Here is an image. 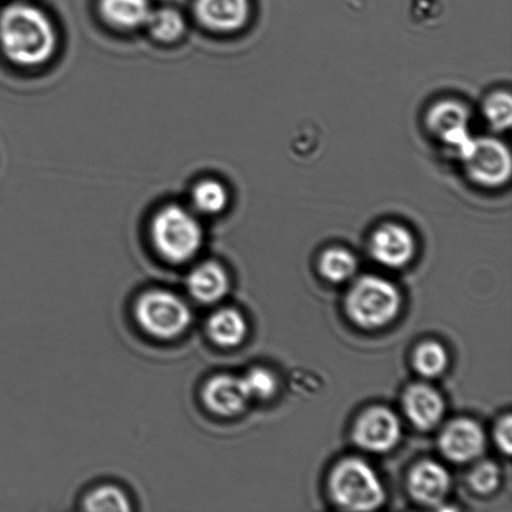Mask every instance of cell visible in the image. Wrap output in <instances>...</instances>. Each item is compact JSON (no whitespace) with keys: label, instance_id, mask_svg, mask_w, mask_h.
Instances as JSON below:
<instances>
[{"label":"cell","instance_id":"26","mask_svg":"<svg viewBox=\"0 0 512 512\" xmlns=\"http://www.w3.org/2000/svg\"><path fill=\"white\" fill-rule=\"evenodd\" d=\"M495 441L504 454L510 455L512 450V420L510 415L501 419L495 428Z\"/></svg>","mask_w":512,"mask_h":512},{"label":"cell","instance_id":"25","mask_svg":"<svg viewBox=\"0 0 512 512\" xmlns=\"http://www.w3.org/2000/svg\"><path fill=\"white\" fill-rule=\"evenodd\" d=\"M500 469L493 461H483L475 466L469 476V483L475 493L489 495L500 485Z\"/></svg>","mask_w":512,"mask_h":512},{"label":"cell","instance_id":"4","mask_svg":"<svg viewBox=\"0 0 512 512\" xmlns=\"http://www.w3.org/2000/svg\"><path fill=\"white\" fill-rule=\"evenodd\" d=\"M345 306L356 325L378 329L391 323L399 314L401 296L389 280L366 275L350 289Z\"/></svg>","mask_w":512,"mask_h":512},{"label":"cell","instance_id":"8","mask_svg":"<svg viewBox=\"0 0 512 512\" xmlns=\"http://www.w3.org/2000/svg\"><path fill=\"white\" fill-rule=\"evenodd\" d=\"M353 435L361 449L376 454L388 453L401 439L400 420L393 411L376 406L356 421Z\"/></svg>","mask_w":512,"mask_h":512},{"label":"cell","instance_id":"11","mask_svg":"<svg viewBox=\"0 0 512 512\" xmlns=\"http://www.w3.org/2000/svg\"><path fill=\"white\" fill-rule=\"evenodd\" d=\"M202 396L205 406L220 416L242 413L250 400L243 378L230 374H219L209 379L204 385Z\"/></svg>","mask_w":512,"mask_h":512},{"label":"cell","instance_id":"9","mask_svg":"<svg viewBox=\"0 0 512 512\" xmlns=\"http://www.w3.org/2000/svg\"><path fill=\"white\" fill-rule=\"evenodd\" d=\"M441 453L454 463H469L479 458L486 446L484 429L471 419H456L440 436Z\"/></svg>","mask_w":512,"mask_h":512},{"label":"cell","instance_id":"3","mask_svg":"<svg viewBox=\"0 0 512 512\" xmlns=\"http://www.w3.org/2000/svg\"><path fill=\"white\" fill-rule=\"evenodd\" d=\"M329 489L336 504L354 511H373L385 501V490L378 474L356 458L345 459L330 475Z\"/></svg>","mask_w":512,"mask_h":512},{"label":"cell","instance_id":"15","mask_svg":"<svg viewBox=\"0 0 512 512\" xmlns=\"http://www.w3.org/2000/svg\"><path fill=\"white\" fill-rule=\"evenodd\" d=\"M230 279L227 270L217 261H205L190 273L188 289L194 299L203 304H214L228 294Z\"/></svg>","mask_w":512,"mask_h":512},{"label":"cell","instance_id":"17","mask_svg":"<svg viewBox=\"0 0 512 512\" xmlns=\"http://www.w3.org/2000/svg\"><path fill=\"white\" fill-rule=\"evenodd\" d=\"M209 338L222 348H234L243 343L248 334V324L238 310L225 308L210 316Z\"/></svg>","mask_w":512,"mask_h":512},{"label":"cell","instance_id":"12","mask_svg":"<svg viewBox=\"0 0 512 512\" xmlns=\"http://www.w3.org/2000/svg\"><path fill=\"white\" fill-rule=\"evenodd\" d=\"M195 13L200 23L218 33H233L247 24L249 0H197Z\"/></svg>","mask_w":512,"mask_h":512},{"label":"cell","instance_id":"5","mask_svg":"<svg viewBox=\"0 0 512 512\" xmlns=\"http://www.w3.org/2000/svg\"><path fill=\"white\" fill-rule=\"evenodd\" d=\"M135 318L145 333L170 340L188 330L193 314L189 305L168 290H150L135 304Z\"/></svg>","mask_w":512,"mask_h":512},{"label":"cell","instance_id":"21","mask_svg":"<svg viewBox=\"0 0 512 512\" xmlns=\"http://www.w3.org/2000/svg\"><path fill=\"white\" fill-rule=\"evenodd\" d=\"M448 364V351L438 341H425L415 350L414 368L425 378L440 376L448 368Z\"/></svg>","mask_w":512,"mask_h":512},{"label":"cell","instance_id":"2","mask_svg":"<svg viewBox=\"0 0 512 512\" xmlns=\"http://www.w3.org/2000/svg\"><path fill=\"white\" fill-rule=\"evenodd\" d=\"M152 238L155 249L165 260L183 264L202 249L204 233L193 212L180 205H167L155 214Z\"/></svg>","mask_w":512,"mask_h":512},{"label":"cell","instance_id":"13","mask_svg":"<svg viewBox=\"0 0 512 512\" xmlns=\"http://www.w3.org/2000/svg\"><path fill=\"white\" fill-rule=\"evenodd\" d=\"M409 491L420 504L443 503L451 488L448 470L436 461L425 460L414 466L409 475Z\"/></svg>","mask_w":512,"mask_h":512},{"label":"cell","instance_id":"22","mask_svg":"<svg viewBox=\"0 0 512 512\" xmlns=\"http://www.w3.org/2000/svg\"><path fill=\"white\" fill-rule=\"evenodd\" d=\"M84 510L128 512L132 510V505L124 490L114 485H103L85 496Z\"/></svg>","mask_w":512,"mask_h":512},{"label":"cell","instance_id":"10","mask_svg":"<svg viewBox=\"0 0 512 512\" xmlns=\"http://www.w3.org/2000/svg\"><path fill=\"white\" fill-rule=\"evenodd\" d=\"M415 239L403 225L388 223L375 230L370 240V253L379 264L401 268L410 263L415 254Z\"/></svg>","mask_w":512,"mask_h":512},{"label":"cell","instance_id":"16","mask_svg":"<svg viewBox=\"0 0 512 512\" xmlns=\"http://www.w3.org/2000/svg\"><path fill=\"white\" fill-rule=\"evenodd\" d=\"M149 0H102L100 12L108 23L120 29L145 27L152 14Z\"/></svg>","mask_w":512,"mask_h":512},{"label":"cell","instance_id":"6","mask_svg":"<svg viewBox=\"0 0 512 512\" xmlns=\"http://www.w3.org/2000/svg\"><path fill=\"white\" fill-rule=\"evenodd\" d=\"M459 157L463 160L466 174L475 184L485 188H499L509 182L511 154L499 139L473 138Z\"/></svg>","mask_w":512,"mask_h":512},{"label":"cell","instance_id":"19","mask_svg":"<svg viewBox=\"0 0 512 512\" xmlns=\"http://www.w3.org/2000/svg\"><path fill=\"white\" fill-rule=\"evenodd\" d=\"M194 208L200 214L214 215L222 213L229 203L227 188L218 180H203L195 185L192 193Z\"/></svg>","mask_w":512,"mask_h":512},{"label":"cell","instance_id":"20","mask_svg":"<svg viewBox=\"0 0 512 512\" xmlns=\"http://www.w3.org/2000/svg\"><path fill=\"white\" fill-rule=\"evenodd\" d=\"M150 34L160 42L170 43L182 37L185 20L178 10L163 8L152 10L147 25Z\"/></svg>","mask_w":512,"mask_h":512},{"label":"cell","instance_id":"18","mask_svg":"<svg viewBox=\"0 0 512 512\" xmlns=\"http://www.w3.org/2000/svg\"><path fill=\"white\" fill-rule=\"evenodd\" d=\"M359 263L356 256L343 248H331L321 255L319 269L326 280L333 283L353 278L358 271Z\"/></svg>","mask_w":512,"mask_h":512},{"label":"cell","instance_id":"14","mask_svg":"<svg viewBox=\"0 0 512 512\" xmlns=\"http://www.w3.org/2000/svg\"><path fill=\"white\" fill-rule=\"evenodd\" d=\"M403 406L408 419L420 430L435 428L445 411L443 396L428 384L409 386L404 394Z\"/></svg>","mask_w":512,"mask_h":512},{"label":"cell","instance_id":"7","mask_svg":"<svg viewBox=\"0 0 512 512\" xmlns=\"http://www.w3.org/2000/svg\"><path fill=\"white\" fill-rule=\"evenodd\" d=\"M470 110L459 100L445 99L435 103L426 114L425 125L431 135L448 145L458 155L473 137L469 130Z\"/></svg>","mask_w":512,"mask_h":512},{"label":"cell","instance_id":"24","mask_svg":"<svg viewBox=\"0 0 512 512\" xmlns=\"http://www.w3.org/2000/svg\"><path fill=\"white\" fill-rule=\"evenodd\" d=\"M245 388L250 399L265 400L271 398L278 388V381L271 371L264 368H254L243 376Z\"/></svg>","mask_w":512,"mask_h":512},{"label":"cell","instance_id":"23","mask_svg":"<svg viewBox=\"0 0 512 512\" xmlns=\"http://www.w3.org/2000/svg\"><path fill=\"white\" fill-rule=\"evenodd\" d=\"M483 113L491 128L504 132L512 124V98L509 92L499 90L485 99Z\"/></svg>","mask_w":512,"mask_h":512},{"label":"cell","instance_id":"1","mask_svg":"<svg viewBox=\"0 0 512 512\" xmlns=\"http://www.w3.org/2000/svg\"><path fill=\"white\" fill-rule=\"evenodd\" d=\"M57 33L43 10L13 4L0 13V48L10 62L35 67L52 57Z\"/></svg>","mask_w":512,"mask_h":512}]
</instances>
